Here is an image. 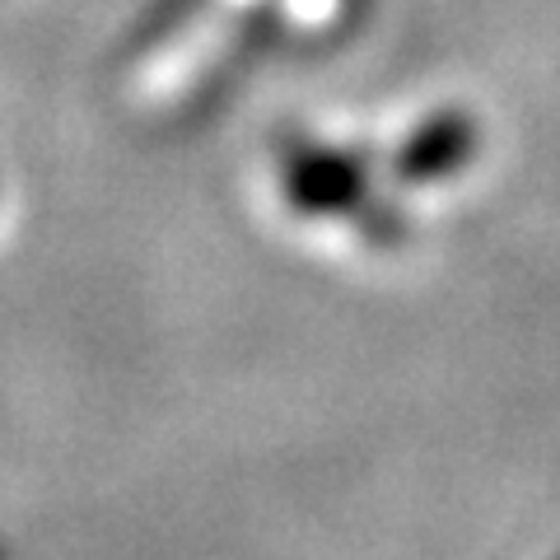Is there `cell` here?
<instances>
[{
  "instance_id": "7a4b0ae2",
  "label": "cell",
  "mask_w": 560,
  "mask_h": 560,
  "mask_svg": "<svg viewBox=\"0 0 560 560\" xmlns=\"http://www.w3.org/2000/svg\"><path fill=\"white\" fill-rule=\"evenodd\" d=\"M477 145H481L477 121H471L463 108H440L397 145L393 173H397V183H411V187L440 183V178H453L458 168H467L477 160Z\"/></svg>"
},
{
  "instance_id": "3957f363",
  "label": "cell",
  "mask_w": 560,
  "mask_h": 560,
  "mask_svg": "<svg viewBox=\"0 0 560 560\" xmlns=\"http://www.w3.org/2000/svg\"><path fill=\"white\" fill-rule=\"evenodd\" d=\"M201 0H150V10H145V20H140L136 28V43H160L168 38L178 24H187L191 14H197Z\"/></svg>"
},
{
  "instance_id": "6da1fadb",
  "label": "cell",
  "mask_w": 560,
  "mask_h": 560,
  "mask_svg": "<svg viewBox=\"0 0 560 560\" xmlns=\"http://www.w3.org/2000/svg\"><path fill=\"white\" fill-rule=\"evenodd\" d=\"M280 191L304 215H360L370 201V168L346 150H294L280 168Z\"/></svg>"
},
{
  "instance_id": "277c9868",
  "label": "cell",
  "mask_w": 560,
  "mask_h": 560,
  "mask_svg": "<svg viewBox=\"0 0 560 560\" xmlns=\"http://www.w3.org/2000/svg\"><path fill=\"white\" fill-rule=\"evenodd\" d=\"M355 220H360V234L374 238V243H401L407 238V220H401V210L388 206V201H378V197L364 201V210Z\"/></svg>"
}]
</instances>
